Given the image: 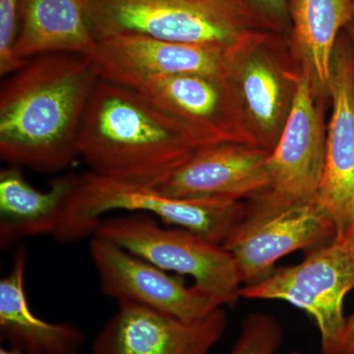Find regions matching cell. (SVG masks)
<instances>
[{
  "label": "cell",
  "instance_id": "6da1fadb",
  "mask_svg": "<svg viewBox=\"0 0 354 354\" xmlns=\"http://www.w3.org/2000/svg\"><path fill=\"white\" fill-rule=\"evenodd\" d=\"M94 59L53 53L26 60L0 90V157L41 174L62 171L79 156L97 84Z\"/></svg>",
  "mask_w": 354,
  "mask_h": 354
},
{
  "label": "cell",
  "instance_id": "7a4b0ae2",
  "mask_svg": "<svg viewBox=\"0 0 354 354\" xmlns=\"http://www.w3.org/2000/svg\"><path fill=\"white\" fill-rule=\"evenodd\" d=\"M199 148L180 123L145 97L101 79L84 122L79 156L97 176L157 188Z\"/></svg>",
  "mask_w": 354,
  "mask_h": 354
},
{
  "label": "cell",
  "instance_id": "3957f363",
  "mask_svg": "<svg viewBox=\"0 0 354 354\" xmlns=\"http://www.w3.org/2000/svg\"><path fill=\"white\" fill-rule=\"evenodd\" d=\"M95 39L118 32L234 53L270 32L246 0H88Z\"/></svg>",
  "mask_w": 354,
  "mask_h": 354
},
{
  "label": "cell",
  "instance_id": "277c9868",
  "mask_svg": "<svg viewBox=\"0 0 354 354\" xmlns=\"http://www.w3.org/2000/svg\"><path fill=\"white\" fill-rule=\"evenodd\" d=\"M245 209L244 201L171 197L156 187L121 183L90 171L79 179L71 205L72 225L79 241L95 234L104 214L146 213L223 246L243 218Z\"/></svg>",
  "mask_w": 354,
  "mask_h": 354
},
{
  "label": "cell",
  "instance_id": "5b68a950",
  "mask_svg": "<svg viewBox=\"0 0 354 354\" xmlns=\"http://www.w3.org/2000/svg\"><path fill=\"white\" fill-rule=\"evenodd\" d=\"M94 235L165 271L190 277L197 288L221 306L241 297L242 283L234 257L223 246L189 230L162 227L152 215L130 213L102 218Z\"/></svg>",
  "mask_w": 354,
  "mask_h": 354
},
{
  "label": "cell",
  "instance_id": "8992f818",
  "mask_svg": "<svg viewBox=\"0 0 354 354\" xmlns=\"http://www.w3.org/2000/svg\"><path fill=\"white\" fill-rule=\"evenodd\" d=\"M302 62L290 37L265 32L235 50L227 79L251 145L271 151L290 116Z\"/></svg>",
  "mask_w": 354,
  "mask_h": 354
},
{
  "label": "cell",
  "instance_id": "52a82bcc",
  "mask_svg": "<svg viewBox=\"0 0 354 354\" xmlns=\"http://www.w3.org/2000/svg\"><path fill=\"white\" fill-rule=\"evenodd\" d=\"M335 237L334 221L316 196L286 201L266 191L248 200L223 246L234 257L241 283L250 286L270 276L283 256Z\"/></svg>",
  "mask_w": 354,
  "mask_h": 354
},
{
  "label": "cell",
  "instance_id": "ba28073f",
  "mask_svg": "<svg viewBox=\"0 0 354 354\" xmlns=\"http://www.w3.org/2000/svg\"><path fill=\"white\" fill-rule=\"evenodd\" d=\"M353 290L354 247L344 237H335L319 246L304 262L242 286L241 297L283 300L304 310L318 326L320 354H330L346 323L344 299Z\"/></svg>",
  "mask_w": 354,
  "mask_h": 354
},
{
  "label": "cell",
  "instance_id": "9c48e42d",
  "mask_svg": "<svg viewBox=\"0 0 354 354\" xmlns=\"http://www.w3.org/2000/svg\"><path fill=\"white\" fill-rule=\"evenodd\" d=\"M90 254L102 292L176 317L184 322L206 318L221 305L181 277L169 274L113 242L93 237Z\"/></svg>",
  "mask_w": 354,
  "mask_h": 354
},
{
  "label": "cell",
  "instance_id": "30bf717a",
  "mask_svg": "<svg viewBox=\"0 0 354 354\" xmlns=\"http://www.w3.org/2000/svg\"><path fill=\"white\" fill-rule=\"evenodd\" d=\"M130 88L180 123L200 148L221 143L251 145L227 76L158 77Z\"/></svg>",
  "mask_w": 354,
  "mask_h": 354
},
{
  "label": "cell",
  "instance_id": "8fae6325",
  "mask_svg": "<svg viewBox=\"0 0 354 354\" xmlns=\"http://www.w3.org/2000/svg\"><path fill=\"white\" fill-rule=\"evenodd\" d=\"M311 72L302 64L295 102L278 143L270 153L269 192L286 201L316 196L322 179L327 129L322 99Z\"/></svg>",
  "mask_w": 354,
  "mask_h": 354
},
{
  "label": "cell",
  "instance_id": "7c38bea8",
  "mask_svg": "<svg viewBox=\"0 0 354 354\" xmlns=\"http://www.w3.org/2000/svg\"><path fill=\"white\" fill-rule=\"evenodd\" d=\"M97 41L92 58L102 80L127 88L158 77L180 74L225 77L232 55L136 32L108 35Z\"/></svg>",
  "mask_w": 354,
  "mask_h": 354
},
{
  "label": "cell",
  "instance_id": "4fadbf2b",
  "mask_svg": "<svg viewBox=\"0 0 354 354\" xmlns=\"http://www.w3.org/2000/svg\"><path fill=\"white\" fill-rule=\"evenodd\" d=\"M118 304L93 342V354H209L227 329L221 307L201 320L184 322L134 302Z\"/></svg>",
  "mask_w": 354,
  "mask_h": 354
},
{
  "label": "cell",
  "instance_id": "5bb4252c",
  "mask_svg": "<svg viewBox=\"0 0 354 354\" xmlns=\"http://www.w3.org/2000/svg\"><path fill=\"white\" fill-rule=\"evenodd\" d=\"M329 95L332 114L316 197L334 221L337 239H341L354 220V48L342 34L333 57Z\"/></svg>",
  "mask_w": 354,
  "mask_h": 354
},
{
  "label": "cell",
  "instance_id": "9a60e30c",
  "mask_svg": "<svg viewBox=\"0 0 354 354\" xmlns=\"http://www.w3.org/2000/svg\"><path fill=\"white\" fill-rule=\"evenodd\" d=\"M270 151L247 144L202 147L158 189L169 196L243 201L269 190Z\"/></svg>",
  "mask_w": 354,
  "mask_h": 354
},
{
  "label": "cell",
  "instance_id": "2e32d148",
  "mask_svg": "<svg viewBox=\"0 0 354 354\" xmlns=\"http://www.w3.org/2000/svg\"><path fill=\"white\" fill-rule=\"evenodd\" d=\"M80 176L57 177L46 191L32 187L20 167L0 171V246L12 245L25 237L48 235L73 242L71 205Z\"/></svg>",
  "mask_w": 354,
  "mask_h": 354
},
{
  "label": "cell",
  "instance_id": "e0dca14e",
  "mask_svg": "<svg viewBox=\"0 0 354 354\" xmlns=\"http://www.w3.org/2000/svg\"><path fill=\"white\" fill-rule=\"evenodd\" d=\"M97 44L88 18V0H21L13 48L21 64L53 53L92 57Z\"/></svg>",
  "mask_w": 354,
  "mask_h": 354
},
{
  "label": "cell",
  "instance_id": "ac0fdd59",
  "mask_svg": "<svg viewBox=\"0 0 354 354\" xmlns=\"http://www.w3.org/2000/svg\"><path fill=\"white\" fill-rule=\"evenodd\" d=\"M26 252L14 256L12 267L0 281V337L23 354H79L86 342L70 323H50L32 311L25 291Z\"/></svg>",
  "mask_w": 354,
  "mask_h": 354
},
{
  "label": "cell",
  "instance_id": "d6986e66",
  "mask_svg": "<svg viewBox=\"0 0 354 354\" xmlns=\"http://www.w3.org/2000/svg\"><path fill=\"white\" fill-rule=\"evenodd\" d=\"M290 41L316 87L329 95L332 60L342 31L354 21L353 0H290Z\"/></svg>",
  "mask_w": 354,
  "mask_h": 354
},
{
  "label": "cell",
  "instance_id": "ffe728a7",
  "mask_svg": "<svg viewBox=\"0 0 354 354\" xmlns=\"http://www.w3.org/2000/svg\"><path fill=\"white\" fill-rule=\"evenodd\" d=\"M281 341L283 329L276 319L262 313L250 314L244 319L230 354H274Z\"/></svg>",
  "mask_w": 354,
  "mask_h": 354
},
{
  "label": "cell",
  "instance_id": "44dd1931",
  "mask_svg": "<svg viewBox=\"0 0 354 354\" xmlns=\"http://www.w3.org/2000/svg\"><path fill=\"white\" fill-rule=\"evenodd\" d=\"M21 0H0V75L6 77L23 64L14 57Z\"/></svg>",
  "mask_w": 354,
  "mask_h": 354
},
{
  "label": "cell",
  "instance_id": "7402d4cb",
  "mask_svg": "<svg viewBox=\"0 0 354 354\" xmlns=\"http://www.w3.org/2000/svg\"><path fill=\"white\" fill-rule=\"evenodd\" d=\"M258 19L270 32L290 37V0H246Z\"/></svg>",
  "mask_w": 354,
  "mask_h": 354
},
{
  "label": "cell",
  "instance_id": "603a6c76",
  "mask_svg": "<svg viewBox=\"0 0 354 354\" xmlns=\"http://www.w3.org/2000/svg\"><path fill=\"white\" fill-rule=\"evenodd\" d=\"M330 354H354V312L346 317L341 337Z\"/></svg>",
  "mask_w": 354,
  "mask_h": 354
},
{
  "label": "cell",
  "instance_id": "cb8c5ba5",
  "mask_svg": "<svg viewBox=\"0 0 354 354\" xmlns=\"http://www.w3.org/2000/svg\"><path fill=\"white\" fill-rule=\"evenodd\" d=\"M344 239H346L354 247V220L351 223V227L346 230V234L344 235ZM342 239V237H341Z\"/></svg>",
  "mask_w": 354,
  "mask_h": 354
},
{
  "label": "cell",
  "instance_id": "d4e9b609",
  "mask_svg": "<svg viewBox=\"0 0 354 354\" xmlns=\"http://www.w3.org/2000/svg\"><path fill=\"white\" fill-rule=\"evenodd\" d=\"M346 32H348V38L351 39V44L354 48V21L346 28Z\"/></svg>",
  "mask_w": 354,
  "mask_h": 354
},
{
  "label": "cell",
  "instance_id": "484cf974",
  "mask_svg": "<svg viewBox=\"0 0 354 354\" xmlns=\"http://www.w3.org/2000/svg\"><path fill=\"white\" fill-rule=\"evenodd\" d=\"M0 354H23L21 351H16V349L13 348H0Z\"/></svg>",
  "mask_w": 354,
  "mask_h": 354
},
{
  "label": "cell",
  "instance_id": "4316f807",
  "mask_svg": "<svg viewBox=\"0 0 354 354\" xmlns=\"http://www.w3.org/2000/svg\"><path fill=\"white\" fill-rule=\"evenodd\" d=\"M274 354H279V353H274ZM292 354H299V353H293Z\"/></svg>",
  "mask_w": 354,
  "mask_h": 354
},
{
  "label": "cell",
  "instance_id": "83f0119b",
  "mask_svg": "<svg viewBox=\"0 0 354 354\" xmlns=\"http://www.w3.org/2000/svg\"><path fill=\"white\" fill-rule=\"evenodd\" d=\"M353 12H354V0H353Z\"/></svg>",
  "mask_w": 354,
  "mask_h": 354
}]
</instances>
